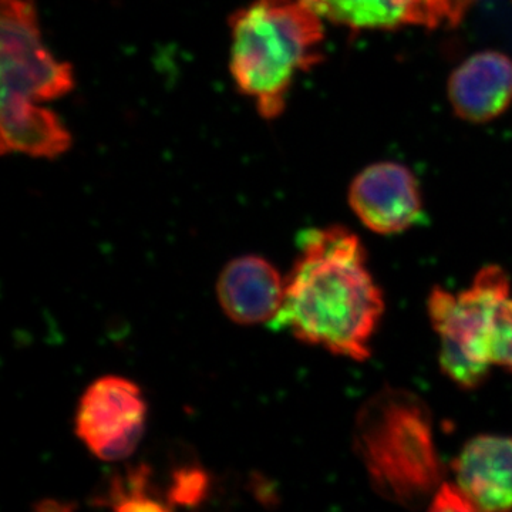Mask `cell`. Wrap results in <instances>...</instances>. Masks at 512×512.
<instances>
[{
	"label": "cell",
	"mask_w": 512,
	"mask_h": 512,
	"mask_svg": "<svg viewBox=\"0 0 512 512\" xmlns=\"http://www.w3.org/2000/svg\"><path fill=\"white\" fill-rule=\"evenodd\" d=\"M217 291L228 318L241 325L274 322L284 306L285 282L261 256L229 262L218 279Z\"/></svg>",
	"instance_id": "obj_10"
},
{
	"label": "cell",
	"mask_w": 512,
	"mask_h": 512,
	"mask_svg": "<svg viewBox=\"0 0 512 512\" xmlns=\"http://www.w3.org/2000/svg\"><path fill=\"white\" fill-rule=\"evenodd\" d=\"M511 295L501 266H484L466 291L436 288L430 293L429 316L440 340V366L463 389H476L490 375L491 336L498 305Z\"/></svg>",
	"instance_id": "obj_4"
},
{
	"label": "cell",
	"mask_w": 512,
	"mask_h": 512,
	"mask_svg": "<svg viewBox=\"0 0 512 512\" xmlns=\"http://www.w3.org/2000/svg\"><path fill=\"white\" fill-rule=\"evenodd\" d=\"M335 25L352 30L454 26L463 19L473 0H303Z\"/></svg>",
	"instance_id": "obj_8"
},
{
	"label": "cell",
	"mask_w": 512,
	"mask_h": 512,
	"mask_svg": "<svg viewBox=\"0 0 512 512\" xmlns=\"http://www.w3.org/2000/svg\"><path fill=\"white\" fill-rule=\"evenodd\" d=\"M491 362L512 375V296H507L495 312L491 336Z\"/></svg>",
	"instance_id": "obj_14"
},
{
	"label": "cell",
	"mask_w": 512,
	"mask_h": 512,
	"mask_svg": "<svg viewBox=\"0 0 512 512\" xmlns=\"http://www.w3.org/2000/svg\"><path fill=\"white\" fill-rule=\"evenodd\" d=\"M299 247L276 322L302 342L363 362L384 301L362 241L348 228H315L303 232Z\"/></svg>",
	"instance_id": "obj_1"
},
{
	"label": "cell",
	"mask_w": 512,
	"mask_h": 512,
	"mask_svg": "<svg viewBox=\"0 0 512 512\" xmlns=\"http://www.w3.org/2000/svg\"><path fill=\"white\" fill-rule=\"evenodd\" d=\"M2 92L50 101L74 89L69 63L60 62L42 40L35 0H0Z\"/></svg>",
	"instance_id": "obj_5"
},
{
	"label": "cell",
	"mask_w": 512,
	"mask_h": 512,
	"mask_svg": "<svg viewBox=\"0 0 512 512\" xmlns=\"http://www.w3.org/2000/svg\"><path fill=\"white\" fill-rule=\"evenodd\" d=\"M322 20L303 0H252L229 18L232 79L265 120L284 113L296 76L322 60Z\"/></svg>",
	"instance_id": "obj_2"
},
{
	"label": "cell",
	"mask_w": 512,
	"mask_h": 512,
	"mask_svg": "<svg viewBox=\"0 0 512 512\" xmlns=\"http://www.w3.org/2000/svg\"><path fill=\"white\" fill-rule=\"evenodd\" d=\"M448 99L470 123L497 119L512 104V60L494 50L471 56L451 74Z\"/></svg>",
	"instance_id": "obj_11"
},
{
	"label": "cell",
	"mask_w": 512,
	"mask_h": 512,
	"mask_svg": "<svg viewBox=\"0 0 512 512\" xmlns=\"http://www.w3.org/2000/svg\"><path fill=\"white\" fill-rule=\"evenodd\" d=\"M146 414L147 404L137 384L121 377H103L84 393L76 431L94 456L117 461L136 450Z\"/></svg>",
	"instance_id": "obj_6"
},
{
	"label": "cell",
	"mask_w": 512,
	"mask_h": 512,
	"mask_svg": "<svg viewBox=\"0 0 512 512\" xmlns=\"http://www.w3.org/2000/svg\"><path fill=\"white\" fill-rule=\"evenodd\" d=\"M72 146V136L52 110L19 93L2 92L0 148L2 154H26L53 160Z\"/></svg>",
	"instance_id": "obj_12"
},
{
	"label": "cell",
	"mask_w": 512,
	"mask_h": 512,
	"mask_svg": "<svg viewBox=\"0 0 512 512\" xmlns=\"http://www.w3.org/2000/svg\"><path fill=\"white\" fill-rule=\"evenodd\" d=\"M207 477L198 468H184L174 474L170 501L180 505H195L205 497Z\"/></svg>",
	"instance_id": "obj_15"
},
{
	"label": "cell",
	"mask_w": 512,
	"mask_h": 512,
	"mask_svg": "<svg viewBox=\"0 0 512 512\" xmlns=\"http://www.w3.org/2000/svg\"><path fill=\"white\" fill-rule=\"evenodd\" d=\"M104 503L117 511H165L167 505L158 501L151 487L150 471L138 467L128 471L126 476L114 478Z\"/></svg>",
	"instance_id": "obj_13"
},
{
	"label": "cell",
	"mask_w": 512,
	"mask_h": 512,
	"mask_svg": "<svg viewBox=\"0 0 512 512\" xmlns=\"http://www.w3.org/2000/svg\"><path fill=\"white\" fill-rule=\"evenodd\" d=\"M349 204L360 222L380 235H394L419 224L423 201L419 183L409 168L383 161L357 174Z\"/></svg>",
	"instance_id": "obj_7"
},
{
	"label": "cell",
	"mask_w": 512,
	"mask_h": 512,
	"mask_svg": "<svg viewBox=\"0 0 512 512\" xmlns=\"http://www.w3.org/2000/svg\"><path fill=\"white\" fill-rule=\"evenodd\" d=\"M453 473L473 511L512 510V437H474L454 460Z\"/></svg>",
	"instance_id": "obj_9"
},
{
	"label": "cell",
	"mask_w": 512,
	"mask_h": 512,
	"mask_svg": "<svg viewBox=\"0 0 512 512\" xmlns=\"http://www.w3.org/2000/svg\"><path fill=\"white\" fill-rule=\"evenodd\" d=\"M353 447L376 493L400 507L430 504L444 483L430 409L409 390L387 387L363 404Z\"/></svg>",
	"instance_id": "obj_3"
}]
</instances>
